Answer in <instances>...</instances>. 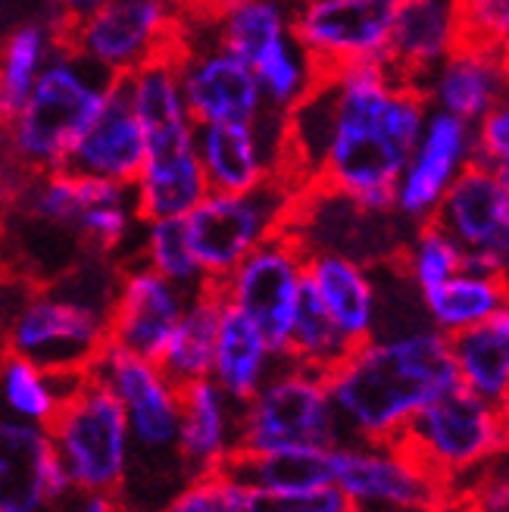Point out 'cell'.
<instances>
[{"label": "cell", "mask_w": 509, "mask_h": 512, "mask_svg": "<svg viewBox=\"0 0 509 512\" xmlns=\"http://www.w3.org/2000/svg\"><path fill=\"white\" fill-rule=\"evenodd\" d=\"M475 163L509 172V107L500 104L472 125Z\"/></svg>", "instance_id": "41"}, {"label": "cell", "mask_w": 509, "mask_h": 512, "mask_svg": "<svg viewBox=\"0 0 509 512\" xmlns=\"http://www.w3.org/2000/svg\"><path fill=\"white\" fill-rule=\"evenodd\" d=\"M88 372H54L19 353L0 350V416L47 428Z\"/></svg>", "instance_id": "31"}, {"label": "cell", "mask_w": 509, "mask_h": 512, "mask_svg": "<svg viewBox=\"0 0 509 512\" xmlns=\"http://www.w3.org/2000/svg\"><path fill=\"white\" fill-rule=\"evenodd\" d=\"M344 441L332 394L322 372L282 360L272 375L241 403L238 453L332 450Z\"/></svg>", "instance_id": "9"}, {"label": "cell", "mask_w": 509, "mask_h": 512, "mask_svg": "<svg viewBox=\"0 0 509 512\" xmlns=\"http://www.w3.org/2000/svg\"><path fill=\"white\" fill-rule=\"evenodd\" d=\"M219 319H222V297L213 285L200 288L188 297L185 313L178 316V325L172 328L163 353L157 356V363L178 388H185V384L200 378H210Z\"/></svg>", "instance_id": "33"}, {"label": "cell", "mask_w": 509, "mask_h": 512, "mask_svg": "<svg viewBox=\"0 0 509 512\" xmlns=\"http://www.w3.org/2000/svg\"><path fill=\"white\" fill-rule=\"evenodd\" d=\"M185 0H100L63 29V44L107 79H125L169 57L182 29Z\"/></svg>", "instance_id": "11"}, {"label": "cell", "mask_w": 509, "mask_h": 512, "mask_svg": "<svg viewBox=\"0 0 509 512\" xmlns=\"http://www.w3.org/2000/svg\"><path fill=\"white\" fill-rule=\"evenodd\" d=\"M307 294L353 347L381 328V285L372 263L335 250H310Z\"/></svg>", "instance_id": "22"}, {"label": "cell", "mask_w": 509, "mask_h": 512, "mask_svg": "<svg viewBox=\"0 0 509 512\" xmlns=\"http://www.w3.org/2000/svg\"><path fill=\"white\" fill-rule=\"evenodd\" d=\"M325 384L347 441H397L419 409L456 388L450 341L425 322L375 331Z\"/></svg>", "instance_id": "2"}, {"label": "cell", "mask_w": 509, "mask_h": 512, "mask_svg": "<svg viewBox=\"0 0 509 512\" xmlns=\"http://www.w3.org/2000/svg\"><path fill=\"white\" fill-rule=\"evenodd\" d=\"M119 400L132 438V463L119 484V503L125 512H154V488L169 500L191 478L178 456V419H182V388L163 372L157 360L107 344L88 366Z\"/></svg>", "instance_id": "4"}, {"label": "cell", "mask_w": 509, "mask_h": 512, "mask_svg": "<svg viewBox=\"0 0 509 512\" xmlns=\"http://www.w3.org/2000/svg\"><path fill=\"white\" fill-rule=\"evenodd\" d=\"M247 512H353L335 484L307 494H257L250 491Z\"/></svg>", "instance_id": "40"}, {"label": "cell", "mask_w": 509, "mask_h": 512, "mask_svg": "<svg viewBox=\"0 0 509 512\" xmlns=\"http://www.w3.org/2000/svg\"><path fill=\"white\" fill-rule=\"evenodd\" d=\"M72 497L50 431L0 416V512H50Z\"/></svg>", "instance_id": "20"}, {"label": "cell", "mask_w": 509, "mask_h": 512, "mask_svg": "<svg viewBox=\"0 0 509 512\" xmlns=\"http://www.w3.org/2000/svg\"><path fill=\"white\" fill-rule=\"evenodd\" d=\"M425 322L441 331L444 338L460 335L466 328L488 322L491 316L509 310V288L506 275L485 272L475 266H463L450 275L444 285L419 297Z\"/></svg>", "instance_id": "28"}, {"label": "cell", "mask_w": 509, "mask_h": 512, "mask_svg": "<svg viewBox=\"0 0 509 512\" xmlns=\"http://www.w3.org/2000/svg\"><path fill=\"white\" fill-rule=\"evenodd\" d=\"M241 444V403L228 397L213 378H200L182 388L178 419V456L188 475L219 472Z\"/></svg>", "instance_id": "25"}, {"label": "cell", "mask_w": 509, "mask_h": 512, "mask_svg": "<svg viewBox=\"0 0 509 512\" xmlns=\"http://www.w3.org/2000/svg\"><path fill=\"white\" fill-rule=\"evenodd\" d=\"M397 0H300L294 38L322 72L385 63Z\"/></svg>", "instance_id": "15"}, {"label": "cell", "mask_w": 509, "mask_h": 512, "mask_svg": "<svg viewBox=\"0 0 509 512\" xmlns=\"http://www.w3.org/2000/svg\"><path fill=\"white\" fill-rule=\"evenodd\" d=\"M294 4H300V0H294Z\"/></svg>", "instance_id": "48"}, {"label": "cell", "mask_w": 509, "mask_h": 512, "mask_svg": "<svg viewBox=\"0 0 509 512\" xmlns=\"http://www.w3.org/2000/svg\"><path fill=\"white\" fill-rule=\"evenodd\" d=\"M172 60L188 113L197 125L253 122L266 110L250 63H244L203 29L188 4Z\"/></svg>", "instance_id": "14"}, {"label": "cell", "mask_w": 509, "mask_h": 512, "mask_svg": "<svg viewBox=\"0 0 509 512\" xmlns=\"http://www.w3.org/2000/svg\"><path fill=\"white\" fill-rule=\"evenodd\" d=\"M466 41L463 0H397L388 66L410 85L441 66Z\"/></svg>", "instance_id": "23"}, {"label": "cell", "mask_w": 509, "mask_h": 512, "mask_svg": "<svg viewBox=\"0 0 509 512\" xmlns=\"http://www.w3.org/2000/svg\"><path fill=\"white\" fill-rule=\"evenodd\" d=\"M119 266L88 253L47 285L29 288L0 316V350L54 372H88L107 347V319Z\"/></svg>", "instance_id": "3"}, {"label": "cell", "mask_w": 509, "mask_h": 512, "mask_svg": "<svg viewBox=\"0 0 509 512\" xmlns=\"http://www.w3.org/2000/svg\"><path fill=\"white\" fill-rule=\"evenodd\" d=\"M75 497L79 500H75L72 512H125L116 494L97 491V494H75Z\"/></svg>", "instance_id": "45"}, {"label": "cell", "mask_w": 509, "mask_h": 512, "mask_svg": "<svg viewBox=\"0 0 509 512\" xmlns=\"http://www.w3.org/2000/svg\"><path fill=\"white\" fill-rule=\"evenodd\" d=\"M132 260L144 263L147 269H154L157 275H163L166 281H172V285H178V288H185L188 294L210 285L200 263H197V256H194L185 216L141 219Z\"/></svg>", "instance_id": "35"}, {"label": "cell", "mask_w": 509, "mask_h": 512, "mask_svg": "<svg viewBox=\"0 0 509 512\" xmlns=\"http://www.w3.org/2000/svg\"><path fill=\"white\" fill-rule=\"evenodd\" d=\"M303 185L291 175H272L250 191H207L185 216L194 256L210 285L232 272L247 253L288 232Z\"/></svg>", "instance_id": "8"}, {"label": "cell", "mask_w": 509, "mask_h": 512, "mask_svg": "<svg viewBox=\"0 0 509 512\" xmlns=\"http://www.w3.org/2000/svg\"><path fill=\"white\" fill-rule=\"evenodd\" d=\"M350 350H353V344L341 335L338 325L322 313V306L307 294V285H303V303H300L297 319L291 325L285 360L328 375Z\"/></svg>", "instance_id": "38"}, {"label": "cell", "mask_w": 509, "mask_h": 512, "mask_svg": "<svg viewBox=\"0 0 509 512\" xmlns=\"http://www.w3.org/2000/svg\"><path fill=\"white\" fill-rule=\"evenodd\" d=\"M469 512H509V488H506V475L497 472V466H491L485 475H481L472 488H469Z\"/></svg>", "instance_id": "43"}, {"label": "cell", "mask_w": 509, "mask_h": 512, "mask_svg": "<svg viewBox=\"0 0 509 512\" xmlns=\"http://www.w3.org/2000/svg\"><path fill=\"white\" fill-rule=\"evenodd\" d=\"M197 157L210 191L257 188L285 172V113L266 107L253 122L197 125Z\"/></svg>", "instance_id": "18"}, {"label": "cell", "mask_w": 509, "mask_h": 512, "mask_svg": "<svg viewBox=\"0 0 509 512\" xmlns=\"http://www.w3.org/2000/svg\"><path fill=\"white\" fill-rule=\"evenodd\" d=\"M10 207L35 225L72 235L85 253L110 256L116 263L125 250H135L141 228L132 185L104 182L69 166L29 172Z\"/></svg>", "instance_id": "6"}, {"label": "cell", "mask_w": 509, "mask_h": 512, "mask_svg": "<svg viewBox=\"0 0 509 512\" xmlns=\"http://www.w3.org/2000/svg\"><path fill=\"white\" fill-rule=\"evenodd\" d=\"M472 160H475L472 125L450 113L428 110L422 132L394 185L391 213L406 228L431 222L438 213V203L453 185V178Z\"/></svg>", "instance_id": "17"}, {"label": "cell", "mask_w": 509, "mask_h": 512, "mask_svg": "<svg viewBox=\"0 0 509 512\" xmlns=\"http://www.w3.org/2000/svg\"><path fill=\"white\" fill-rule=\"evenodd\" d=\"M250 69L260 85L263 104L278 113H288L291 107H297L322 79V69L294 35L275 41L266 54L250 63Z\"/></svg>", "instance_id": "36"}, {"label": "cell", "mask_w": 509, "mask_h": 512, "mask_svg": "<svg viewBox=\"0 0 509 512\" xmlns=\"http://www.w3.org/2000/svg\"><path fill=\"white\" fill-rule=\"evenodd\" d=\"M100 4V0H50V13L47 16H54L63 29L69 22H75V19H82L85 13H91L94 7Z\"/></svg>", "instance_id": "44"}, {"label": "cell", "mask_w": 509, "mask_h": 512, "mask_svg": "<svg viewBox=\"0 0 509 512\" xmlns=\"http://www.w3.org/2000/svg\"><path fill=\"white\" fill-rule=\"evenodd\" d=\"M332 484L353 512H431L447 488L400 441H338L328 450Z\"/></svg>", "instance_id": "12"}, {"label": "cell", "mask_w": 509, "mask_h": 512, "mask_svg": "<svg viewBox=\"0 0 509 512\" xmlns=\"http://www.w3.org/2000/svg\"><path fill=\"white\" fill-rule=\"evenodd\" d=\"M397 441L444 484L450 503H456L460 491L472 488L506 453V406L481 400L456 384L419 409Z\"/></svg>", "instance_id": "7"}, {"label": "cell", "mask_w": 509, "mask_h": 512, "mask_svg": "<svg viewBox=\"0 0 509 512\" xmlns=\"http://www.w3.org/2000/svg\"><path fill=\"white\" fill-rule=\"evenodd\" d=\"M250 488L225 469L194 475L178 488L160 512H247Z\"/></svg>", "instance_id": "39"}, {"label": "cell", "mask_w": 509, "mask_h": 512, "mask_svg": "<svg viewBox=\"0 0 509 512\" xmlns=\"http://www.w3.org/2000/svg\"><path fill=\"white\" fill-rule=\"evenodd\" d=\"M75 494H116L132 463L129 422L119 400L85 375L47 425Z\"/></svg>", "instance_id": "10"}, {"label": "cell", "mask_w": 509, "mask_h": 512, "mask_svg": "<svg viewBox=\"0 0 509 512\" xmlns=\"http://www.w3.org/2000/svg\"><path fill=\"white\" fill-rule=\"evenodd\" d=\"M303 285H307V247L291 232H282L247 253L213 288L225 306L257 325L272 350L285 360L291 325L303 303Z\"/></svg>", "instance_id": "13"}, {"label": "cell", "mask_w": 509, "mask_h": 512, "mask_svg": "<svg viewBox=\"0 0 509 512\" xmlns=\"http://www.w3.org/2000/svg\"><path fill=\"white\" fill-rule=\"evenodd\" d=\"M207 191L197 157V135L147 144L144 163L132 182L141 219L188 216Z\"/></svg>", "instance_id": "26"}, {"label": "cell", "mask_w": 509, "mask_h": 512, "mask_svg": "<svg viewBox=\"0 0 509 512\" xmlns=\"http://www.w3.org/2000/svg\"><path fill=\"white\" fill-rule=\"evenodd\" d=\"M394 266L403 272V281L416 291V297H422L466 266V250L441 225L425 222L410 228L400 253L394 256Z\"/></svg>", "instance_id": "37"}, {"label": "cell", "mask_w": 509, "mask_h": 512, "mask_svg": "<svg viewBox=\"0 0 509 512\" xmlns=\"http://www.w3.org/2000/svg\"><path fill=\"white\" fill-rule=\"evenodd\" d=\"M144 150V128L129 100V91H125L122 79H113L104 107L97 110L72 150L69 169L104 178V182L132 185L144 163Z\"/></svg>", "instance_id": "24"}, {"label": "cell", "mask_w": 509, "mask_h": 512, "mask_svg": "<svg viewBox=\"0 0 509 512\" xmlns=\"http://www.w3.org/2000/svg\"><path fill=\"white\" fill-rule=\"evenodd\" d=\"M113 79L63 44L16 116L0 125L4 160L22 172L66 169L85 128L104 107Z\"/></svg>", "instance_id": "5"}, {"label": "cell", "mask_w": 509, "mask_h": 512, "mask_svg": "<svg viewBox=\"0 0 509 512\" xmlns=\"http://www.w3.org/2000/svg\"><path fill=\"white\" fill-rule=\"evenodd\" d=\"M456 384L475 397L506 406L509 400V310L447 338Z\"/></svg>", "instance_id": "32"}, {"label": "cell", "mask_w": 509, "mask_h": 512, "mask_svg": "<svg viewBox=\"0 0 509 512\" xmlns=\"http://www.w3.org/2000/svg\"><path fill=\"white\" fill-rule=\"evenodd\" d=\"M278 363H282V356L272 350V344L263 338V331L247 316L222 303L219 338H216L213 369H210V378L219 388L228 397L244 403L272 375Z\"/></svg>", "instance_id": "29"}, {"label": "cell", "mask_w": 509, "mask_h": 512, "mask_svg": "<svg viewBox=\"0 0 509 512\" xmlns=\"http://www.w3.org/2000/svg\"><path fill=\"white\" fill-rule=\"evenodd\" d=\"M431 512H469V509H466V503L460 500V503H444V506L431 509Z\"/></svg>", "instance_id": "46"}, {"label": "cell", "mask_w": 509, "mask_h": 512, "mask_svg": "<svg viewBox=\"0 0 509 512\" xmlns=\"http://www.w3.org/2000/svg\"><path fill=\"white\" fill-rule=\"evenodd\" d=\"M466 250V266L506 275L509 266V172L469 163L453 178L431 219Z\"/></svg>", "instance_id": "16"}, {"label": "cell", "mask_w": 509, "mask_h": 512, "mask_svg": "<svg viewBox=\"0 0 509 512\" xmlns=\"http://www.w3.org/2000/svg\"><path fill=\"white\" fill-rule=\"evenodd\" d=\"M188 297L185 288L172 285L144 263H122L107 319V344L157 360L178 325V316L185 313Z\"/></svg>", "instance_id": "19"}, {"label": "cell", "mask_w": 509, "mask_h": 512, "mask_svg": "<svg viewBox=\"0 0 509 512\" xmlns=\"http://www.w3.org/2000/svg\"><path fill=\"white\" fill-rule=\"evenodd\" d=\"M63 47V25L54 16L25 19L0 41V125H7L35 88L50 57Z\"/></svg>", "instance_id": "30"}, {"label": "cell", "mask_w": 509, "mask_h": 512, "mask_svg": "<svg viewBox=\"0 0 509 512\" xmlns=\"http://www.w3.org/2000/svg\"><path fill=\"white\" fill-rule=\"evenodd\" d=\"M466 38L500 44L509 41V0H463Z\"/></svg>", "instance_id": "42"}, {"label": "cell", "mask_w": 509, "mask_h": 512, "mask_svg": "<svg viewBox=\"0 0 509 512\" xmlns=\"http://www.w3.org/2000/svg\"><path fill=\"white\" fill-rule=\"evenodd\" d=\"M188 4H203V0H188Z\"/></svg>", "instance_id": "47"}, {"label": "cell", "mask_w": 509, "mask_h": 512, "mask_svg": "<svg viewBox=\"0 0 509 512\" xmlns=\"http://www.w3.org/2000/svg\"><path fill=\"white\" fill-rule=\"evenodd\" d=\"M222 469L257 494H307L332 484L328 450L307 447L275 453H235Z\"/></svg>", "instance_id": "34"}, {"label": "cell", "mask_w": 509, "mask_h": 512, "mask_svg": "<svg viewBox=\"0 0 509 512\" xmlns=\"http://www.w3.org/2000/svg\"><path fill=\"white\" fill-rule=\"evenodd\" d=\"M188 7L203 29L244 63L294 35V0H203Z\"/></svg>", "instance_id": "27"}, {"label": "cell", "mask_w": 509, "mask_h": 512, "mask_svg": "<svg viewBox=\"0 0 509 512\" xmlns=\"http://www.w3.org/2000/svg\"><path fill=\"white\" fill-rule=\"evenodd\" d=\"M428 104L388 63L322 72L285 113V172L372 213H391L394 185L422 132Z\"/></svg>", "instance_id": "1"}, {"label": "cell", "mask_w": 509, "mask_h": 512, "mask_svg": "<svg viewBox=\"0 0 509 512\" xmlns=\"http://www.w3.org/2000/svg\"><path fill=\"white\" fill-rule=\"evenodd\" d=\"M506 75V47L466 38L441 66L425 75L419 91L428 110L450 113L475 125L485 113L506 104Z\"/></svg>", "instance_id": "21"}]
</instances>
